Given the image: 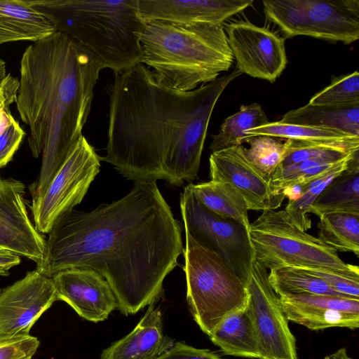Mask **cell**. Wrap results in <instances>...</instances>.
I'll return each mask as SVG.
<instances>
[{
  "mask_svg": "<svg viewBox=\"0 0 359 359\" xmlns=\"http://www.w3.org/2000/svg\"><path fill=\"white\" fill-rule=\"evenodd\" d=\"M57 301L53 280L36 270L0 290V341L29 334L41 315Z\"/></svg>",
  "mask_w": 359,
  "mask_h": 359,
  "instance_id": "13",
  "label": "cell"
},
{
  "mask_svg": "<svg viewBox=\"0 0 359 359\" xmlns=\"http://www.w3.org/2000/svg\"><path fill=\"white\" fill-rule=\"evenodd\" d=\"M268 276L267 269L254 260L248 285V305L259 342L260 359H297L296 339Z\"/></svg>",
  "mask_w": 359,
  "mask_h": 359,
  "instance_id": "11",
  "label": "cell"
},
{
  "mask_svg": "<svg viewBox=\"0 0 359 359\" xmlns=\"http://www.w3.org/2000/svg\"><path fill=\"white\" fill-rule=\"evenodd\" d=\"M39 345L30 334L0 341V359H32Z\"/></svg>",
  "mask_w": 359,
  "mask_h": 359,
  "instance_id": "35",
  "label": "cell"
},
{
  "mask_svg": "<svg viewBox=\"0 0 359 359\" xmlns=\"http://www.w3.org/2000/svg\"><path fill=\"white\" fill-rule=\"evenodd\" d=\"M351 160L307 183H303L300 196L296 200L288 201L285 209L292 224L304 231L311 227V220L309 217V208L334 178L348 168Z\"/></svg>",
  "mask_w": 359,
  "mask_h": 359,
  "instance_id": "30",
  "label": "cell"
},
{
  "mask_svg": "<svg viewBox=\"0 0 359 359\" xmlns=\"http://www.w3.org/2000/svg\"><path fill=\"white\" fill-rule=\"evenodd\" d=\"M52 279L57 300L66 302L88 321H103L117 309L116 297L107 281L93 269H69L57 273Z\"/></svg>",
  "mask_w": 359,
  "mask_h": 359,
  "instance_id": "16",
  "label": "cell"
},
{
  "mask_svg": "<svg viewBox=\"0 0 359 359\" xmlns=\"http://www.w3.org/2000/svg\"><path fill=\"white\" fill-rule=\"evenodd\" d=\"M21 262L19 256L8 252H0V276H6L9 270Z\"/></svg>",
  "mask_w": 359,
  "mask_h": 359,
  "instance_id": "39",
  "label": "cell"
},
{
  "mask_svg": "<svg viewBox=\"0 0 359 359\" xmlns=\"http://www.w3.org/2000/svg\"><path fill=\"white\" fill-rule=\"evenodd\" d=\"M100 157L81 136L43 193L30 205L34 226L48 234L55 223L79 205L100 172Z\"/></svg>",
  "mask_w": 359,
  "mask_h": 359,
  "instance_id": "10",
  "label": "cell"
},
{
  "mask_svg": "<svg viewBox=\"0 0 359 359\" xmlns=\"http://www.w3.org/2000/svg\"><path fill=\"white\" fill-rule=\"evenodd\" d=\"M103 69L93 53L60 32L25 50L15 103L29 130L32 155L41 156L32 198L43 193L82 136Z\"/></svg>",
  "mask_w": 359,
  "mask_h": 359,
  "instance_id": "3",
  "label": "cell"
},
{
  "mask_svg": "<svg viewBox=\"0 0 359 359\" xmlns=\"http://www.w3.org/2000/svg\"><path fill=\"white\" fill-rule=\"evenodd\" d=\"M48 235L35 270L51 278L72 268L95 271L125 316L158 301L184 250L180 223L156 182H135L123 198L88 212L73 209Z\"/></svg>",
  "mask_w": 359,
  "mask_h": 359,
  "instance_id": "1",
  "label": "cell"
},
{
  "mask_svg": "<svg viewBox=\"0 0 359 359\" xmlns=\"http://www.w3.org/2000/svg\"><path fill=\"white\" fill-rule=\"evenodd\" d=\"M266 19L284 39L308 36L350 44L359 38L358 0H264Z\"/></svg>",
  "mask_w": 359,
  "mask_h": 359,
  "instance_id": "8",
  "label": "cell"
},
{
  "mask_svg": "<svg viewBox=\"0 0 359 359\" xmlns=\"http://www.w3.org/2000/svg\"><path fill=\"white\" fill-rule=\"evenodd\" d=\"M19 88V79L7 74L0 81V102H8L11 104L15 102Z\"/></svg>",
  "mask_w": 359,
  "mask_h": 359,
  "instance_id": "38",
  "label": "cell"
},
{
  "mask_svg": "<svg viewBox=\"0 0 359 359\" xmlns=\"http://www.w3.org/2000/svg\"><path fill=\"white\" fill-rule=\"evenodd\" d=\"M55 32L51 16L28 0H0V44L20 41L34 43Z\"/></svg>",
  "mask_w": 359,
  "mask_h": 359,
  "instance_id": "20",
  "label": "cell"
},
{
  "mask_svg": "<svg viewBox=\"0 0 359 359\" xmlns=\"http://www.w3.org/2000/svg\"><path fill=\"white\" fill-rule=\"evenodd\" d=\"M140 42L142 63L163 84L181 91L214 81L233 60L223 25L147 21Z\"/></svg>",
  "mask_w": 359,
  "mask_h": 359,
  "instance_id": "5",
  "label": "cell"
},
{
  "mask_svg": "<svg viewBox=\"0 0 359 359\" xmlns=\"http://www.w3.org/2000/svg\"><path fill=\"white\" fill-rule=\"evenodd\" d=\"M223 26L236 69L241 74L271 83L280 76L287 62L283 37L248 20Z\"/></svg>",
  "mask_w": 359,
  "mask_h": 359,
  "instance_id": "12",
  "label": "cell"
},
{
  "mask_svg": "<svg viewBox=\"0 0 359 359\" xmlns=\"http://www.w3.org/2000/svg\"><path fill=\"white\" fill-rule=\"evenodd\" d=\"M29 3L53 18L56 32L86 47L115 75L139 63L140 36L145 22L138 0H34Z\"/></svg>",
  "mask_w": 359,
  "mask_h": 359,
  "instance_id": "4",
  "label": "cell"
},
{
  "mask_svg": "<svg viewBox=\"0 0 359 359\" xmlns=\"http://www.w3.org/2000/svg\"><path fill=\"white\" fill-rule=\"evenodd\" d=\"M189 185L198 200L210 212L236 220L249 228L247 203L231 184L210 180Z\"/></svg>",
  "mask_w": 359,
  "mask_h": 359,
  "instance_id": "24",
  "label": "cell"
},
{
  "mask_svg": "<svg viewBox=\"0 0 359 359\" xmlns=\"http://www.w3.org/2000/svg\"><path fill=\"white\" fill-rule=\"evenodd\" d=\"M269 119L259 104L241 105L236 113L227 117L219 132L212 135L210 149L212 153L242 145L247 138L245 132L266 125Z\"/></svg>",
  "mask_w": 359,
  "mask_h": 359,
  "instance_id": "26",
  "label": "cell"
},
{
  "mask_svg": "<svg viewBox=\"0 0 359 359\" xmlns=\"http://www.w3.org/2000/svg\"><path fill=\"white\" fill-rule=\"evenodd\" d=\"M241 74L235 69L190 91L165 86L143 63L115 75L107 153L100 160L135 182L164 180L180 186L197 179L215 106Z\"/></svg>",
  "mask_w": 359,
  "mask_h": 359,
  "instance_id": "2",
  "label": "cell"
},
{
  "mask_svg": "<svg viewBox=\"0 0 359 359\" xmlns=\"http://www.w3.org/2000/svg\"><path fill=\"white\" fill-rule=\"evenodd\" d=\"M154 304L132 332L102 351L100 359H157L173 346L163 334L162 314Z\"/></svg>",
  "mask_w": 359,
  "mask_h": 359,
  "instance_id": "19",
  "label": "cell"
},
{
  "mask_svg": "<svg viewBox=\"0 0 359 359\" xmlns=\"http://www.w3.org/2000/svg\"><path fill=\"white\" fill-rule=\"evenodd\" d=\"M25 187L20 180L0 174V252H8L39 264L46 240L31 222L25 202Z\"/></svg>",
  "mask_w": 359,
  "mask_h": 359,
  "instance_id": "14",
  "label": "cell"
},
{
  "mask_svg": "<svg viewBox=\"0 0 359 359\" xmlns=\"http://www.w3.org/2000/svg\"><path fill=\"white\" fill-rule=\"evenodd\" d=\"M285 144V154L276 169H282L310 160L341 161L359 152V144L313 142L295 140H287Z\"/></svg>",
  "mask_w": 359,
  "mask_h": 359,
  "instance_id": "28",
  "label": "cell"
},
{
  "mask_svg": "<svg viewBox=\"0 0 359 359\" xmlns=\"http://www.w3.org/2000/svg\"><path fill=\"white\" fill-rule=\"evenodd\" d=\"M10 104L8 102H0V131L14 118L9 110Z\"/></svg>",
  "mask_w": 359,
  "mask_h": 359,
  "instance_id": "40",
  "label": "cell"
},
{
  "mask_svg": "<svg viewBox=\"0 0 359 359\" xmlns=\"http://www.w3.org/2000/svg\"><path fill=\"white\" fill-rule=\"evenodd\" d=\"M248 231L255 261L266 269H323L359 276L357 266L345 263L332 248L292 224L285 210H263Z\"/></svg>",
  "mask_w": 359,
  "mask_h": 359,
  "instance_id": "7",
  "label": "cell"
},
{
  "mask_svg": "<svg viewBox=\"0 0 359 359\" xmlns=\"http://www.w3.org/2000/svg\"><path fill=\"white\" fill-rule=\"evenodd\" d=\"M243 142L250 146L249 148L244 147V151L249 161L271 179L285 156V142L282 143L276 137L266 135L248 137Z\"/></svg>",
  "mask_w": 359,
  "mask_h": 359,
  "instance_id": "32",
  "label": "cell"
},
{
  "mask_svg": "<svg viewBox=\"0 0 359 359\" xmlns=\"http://www.w3.org/2000/svg\"><path fill=\"white\" fill-rule=\"evenodd\" d=\"M318 238L337 252L359 255V212H330L321 215Z\"/></svg>",
  "mask_w": 359,
  "mask_h": 359,
  "instance_id": "25",
  "label": "cell"
},
{
  "mask_svg": "<svg viewBox=\"0 0 359 359\" xmlns=\"http://www.w3.org/2000/svg\"><path fill=\"white\" fill-rule=\"evenodd\" d=\"M247 137L266 135L313 142H330L359 144V137L327 128L282 123L269 122L267 124L245 132Z\"/></svg>",
  "mask_w": 359,
  "mask_h": 359,
  "instance_id": "27",
  "label": "cell"
},
{
  "mask_svg": "<svg viewBox=\"0 0 359 359\" xmlns=\"http://www.w3.org/2000/svg\"><path fill=\"white\" fill-rule=\"evenodd\" d=\"M185 236L187 300L194 320L210 337L226 317L248 306L250 294L217 254Z\"/></svg>",
  "mask_w": 359,
  "mask_h": 359,
  "instance_id": "6",
  "label": "cell"
},
{
  "mask_svg": "<svg viewBox=\"0 0 359 359\" xmlns=\"http://www.w3.org/2000/svg\"><path fill=\"white\" fill-rule=\"evenodd\" d=\"M268 280L278 296L313 294L346 297L334 290L323 280L299 268L270 270Z\"/></svg>",
  "mask_w": 359,
  "mask_h": 359,
  "instance_id": "29",
  "label": "cell"
},
{
  "mask_svg": "<svg viewBox=\"0 0 359 359\" xmlns=\"http://www.w3.org/2000/svg\"><path fill=\"white\" fill-rule=\"evenodd\" d=\"M210 180L231 184L244 198L248 210L279 208L284 198L271 187V179L248 159L243 145L212 153L209 158Z\"/></svg>",
  "mask_w": 359,
  "mask_h": 359,
  "instance_id": "15",
  "label": "cell"
},
{
  "mask_svg": "<svg viewBox=\"0 0 359 359\" xmlns=\"http://www.w3.org/2000/svg\"><path fill=\"white\" fill-rule=\"evenodd\" d=\"M157 359H222L209 349L197 348L177 342Z\"/></svg>",
  "mask_w": 359,
  "mask_h": 359,
  "instance_id": "37",
  "label": "cell"
},
{
  "mask_svg": "<svg viewBox=\"0 0 359 359\" xmlns=\"http://www.w3.org/2000/svg\"><path fill=\"white\" fill-rule=\"evenodd\" d=\"M359 102V73L336 77L331 83L315 94L309 100L311 105H348Z\"/></svg>",
  "mask_w": 359,
  "mask_h": 359,
  "instance_id": "33",
  "label": "cell"
},
{
  "mask_svg": "<svg viewBox=\"0 0 359 359\" xmlns=\"http://www.w3.org/2000/svg\"><path fill=\"white\" fill-rule=\"evenodd\" d=\"M278 297L287 320L311 330L359 327V299L313 294Z\"/></svg>",
  "mask_w": 359,
  "mask_h": 359,
  "instance_id": "17",
  "label": "cell"
},
{
  "mask_svg": "<svg viewBox=\"0 0 359 359\" xmlns=\"http://www.w3.org/2000/svg\"><path fill=\"white\" fill-rule=\"evenodd\" d=\"M353 156L341 161L310 160L276 169L271 177V187L277 196L285 198L283 191L287 188L307 183L351 160Z\"/></svg>",
  "mask_w": 359,
  "mask_h": 359,
  "instance_id": "31",
  "label": "cell"
},
{
  "mask_svg": "<svg viewBox=\"0 0 359 359\" xmlns=\"http://www.w3.org/2000/svg\"><path fill=\"white\" fill-rule=\"evenodd\" d=\"M209 337L225 355L260 359L259 342L248 304L226 317Z\"/></svg>",
  "mask_w": 359,
  "mask_h": 359,
  "instance_id": "21",
  "label": "cell"
},
{
  "mask_svg": "<svg viewBox=\"0 0 359 359\" xmlns=\"http://www.w3.org/2000/svg\"><path fill=\"white\" fill-rule=\"evenodd\" d=\"M252 4L253 0H138V8L144 22L224 25Z\"/></svg>",
  "mask_w": 359,
  "mask_h": 359,
  "instance_id": "18",
  "label": "cell"
},
{
  "mask_svg": "<svg viewBox=\"0 0 359 359\" xmlns=\"http://www.w3.org/2000/svg\"><path fill=\"white\" fill-rule=\"evenodd\" d=\"M180 205L185 234L217 254L248 285L255 260L248 228L210 212L198 200L189 184L181 194Z\"/></svg>",
  "mask_w": 359,
  "mask_h": 359,
  "instance_id": "9",
  "label": "cell"
},
{
  "mask_svg": "<svg viewBox=\"0 0 359 359\" xmlns=\"http://www.w3.org/2000/svg\"><path fill=\"white\" fill-rule=\"evenodd\" d=\"M330 212H359V154L323 190L309 208V213L318 217Z\"/></svg>",
  "mask_w": 359,
  "mask_h": 359,
  "instance_id": "23",
  "label": "cell"
},
{
  "mask_svg": "<svg viewBox=\"0 0 359 359\" xmlns=\"http://www.w3.org/2000/svg\"><path fill=\"white\" fill-rule=\"evenodd\" d=\"M301 269L323 280L336 292L348 297L359 299V276L323 269Z\"/></svg>",
  "mask_w": 359,
  "mask_h": 359,
  "instance_id": "34",
  "label": "cell"
},
{
  "mask_svg": "<svg viewBox=\"0 0 359 359\" xmlns=\"http://www.w3.org/2000/svg\"><path fill=\"white\" fill-rule=\"evenodd\" d=\"M324 359H352L345 348H341L336 352L326 356Z\"/></svg>",
  "mask_w": 359,
  "mask_h": 359,
  "instance_id": "41",
  "label": "cell"
},
{
  "mask_svg": "<svg viewBox=\"0 0 359 359\" xmlns=\"http://www.w3.org/2000/svg\"><path fill=\"white\" fill-rule=\"evenodd\" d=\"M25 135V131L15 118L0 131V168L12 159Z\"/></svg>",
  "mask_w": 359,
  "mask_h": 359,
  "instance_id": "36",
  "label": "cell"
},
{
  "mask_svg": "<svg viewBox=\"0 0 359 359\" xmlns=\"http://www.w3.org/2000/svg\"><path fill=\"white\" fill-rule=\"evenodd\" d=\"M7 74L6 62L0 57V81Z\"/></svg>",
  "mask_w": 359,
  "mask_h": 359,
  "instance_id": "42",
  "label": "cell"
},
{
  "mask_svg": "<svg viewBox=\"0 0 359 359\" xmlns=\"http://www.w3.org/2000/svg\"><path fill=\"white\" fill-rule=\"evenodd\" d=\"M280 121L327 128L359 137V102L336 106L307 104L285 113Z\"/></svg>",
  "mask_w": 359,
  "mask_h": 359,
  "instance_id": "22",
  "label": "cell"
}]
</instances>
